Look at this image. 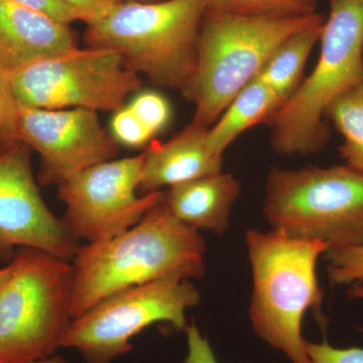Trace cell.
I'll list each match as a JSON object with an SVG mask.
<instances>
[{"label": "cell", "mask_w": 363, "mask_h": 363, "mask_svg": "<svg viewBox=\"0 0 363 363\" xmlns=\"http://www.w3.org/2000/svg\"><path fill=\"white\" fill-rule=\"evenodd\" d=\"M323 257L332 285L350 286L346 292L348 300L363 302V243L328 247Z\"/></svg>", "instance_id": "obj_20"}, {"label": "cell", "mask_w": 363, "mask_h": 363, "mask_svg": "<svg viewBox=\"0 0 363 363\" xmlns=\"http://www.w3.org/2000/svg\"><path fill=\"white\" fill-rule=\"evenodd\" d=\"M325 116L342 135L341 157L347 166L363 174V84L338 97Z\"/></svg>", "instance_id": "obj_18"}, {"label": "cell", "mask_w": 363, "mask_h": 363, "mask_svg": "<svg viewBox=\"0 0 363 363\" xmlns=\"http://www.w3.org/2000/svg\"><path fill=\"white\" fill-rule=\"evenodd\" d=\"M30 152L21 140L0 145V262L9 264L21 247L72 262L80 240L45 205Z\"/></svg>", "instance_id": "obj_11"}, {"label": "cell", "mask_w": 363, "mask_h": 363, "mask_svg": "<svg viewBox=\"0 0 363 363\" xmlns=\"http://www.w3.org/2000/svg\"><path fill=\"white\" fill-rule=\"evenodd\" d=\"M317 65L269 119L272 149L281 156L323 149L327 109L338 97L363 84V0H331L322 30Z\"/></svg>", "instance_id": "obj_5"}, {"label": "cell", "mask_w": 363, "mask_h": 363, "mask_svg": "<svg viewBox=\"0 0 363 363\" xmlns=\"http://www.w3.org/2000/svg\"><path fill=\"white\" fill-rule=\"evenodd\" d=\"M18 109L9 73L0 68V145L18 140Z\"/></svg>", "instance_id": "obj_23"}, {"label": "cell", "mask_w": 363, "mask_h": 363, "mask_svg": "<svg viewBox=\"0 0 363 363\" xmlns=\"http://www.w3.org/2000/svg\"><path fill=\"white\" fill-rule=\"evenodd\" d=\"M240 189L235 177L221 171L168 188L162 203L184 225L223 235Z\"/></svg>", "instance_id": "obj_15"}, {"label": "cell", "mask_w": 363, "mask_h": 363, "mask_svg": "<svg viewBox=\"0 0 363 363\" xmlns=\"http://www.w3.org/2000/svg\"><path fill=\"white\" fill-rule=\"evenodd\" d=\"M143 167V152L100 162L58 186V198L66 206L64 221L77 240H111L162 201L161 191L138 195Z\"/></svg>", "instance_id": "obj_10"}, {"label": "cell", "mask_w": 363, "mask_h": 363, "mask_svg": "<svg viewBox=\"0 0 363 363\" xmlns=\"http://www.w3.org/2000/svg\"><path fill=\"white\" fill-rule=\"evenodd\" d=\"M319 0H208L207 11L267 16L296 18L316 13Z\"/></svg>", "instance_id": "obj_19"}, {"label": "cell", "mask_w": 363, "mask_h": 363, "mask_svg": "<svg viewBox=\"0 0 363 363\" xmlns=\"http://www.w3.org/2000/svg\"><path fill=\"white\" fill-rule=\"evenodd\" d=\"M185 332L188 353L183 363H220L215 357L209 341L203 336L195 322L189 323Z\"/></svg>", "instance_id": "obj_25"}, {"label": "cell", "mask_w": 363, "mask_h": 363, "mask_svg": "<svg viewBox=\"0 0 363 363\" xmlns=\"http://www.w3.org/2000/svg\"><path fill=\"white\" fill-rule=\"evenodd\" d=\"M13 1L47 14L50 18L65 25H69L75 21H81L80 14L62 0H13Z\"/></svg>", "instance_id": "obj_26"}, {"label": "cell", "mask_w": 363, "mask_h": 363, "mask_svg": "<svg viewBox=\"0 0 363 363\" xmlns=\"http://www.w3.org/2000/svg\"><path fill=\"white\" fill-rule=\"evenodd\" d=\"M262 213L272 230L328 247L363 243V174L347 164L274 168Z\"/></svg>", "instance_id": "obj_7"}, {"label": "cell", "mask_w": 363, "mask_h": 363, "mask_svg": "<svg viewBox=\"0 0 363 363\" xmlns=\"http://www.w3.org/2000/svg\"><path fill=\"white\" fill-rule=\"evenodd\" d=\"M18 140L39 154L38 181L58 186L84 169L116 159L118 143L96 111L40 109L20 104Z\"/></svg>", "instance_id": "obj_12"}, {"label": "cell", "mask_w": 363, "mask_h": 363, "mask_svg": "<svg viewBox=\"0 0 363 363\" xmlns=\"http://www.w3.org/2000/svg\"><path fill=\"white\" fill-rule=\"evenodd\" d=\"M128 106L155 135L164 130L171 119V106L168 100L155 91L138 92Z\"/></svg>", "instance_id": "obj_21"}, {"label": "cell", "mask_w": 363, "mask_h": 363, "mask_svg": "<svg viewBox=\"0 0 363 363\" xmlns=\"http://www.w3.org/2000/svg\"><path fill=\"white\" fill-rule=\"evenodd\" d=\"M324 23L301 30L285 40L257 76L284 104L302 83L303 71L313 48L321 38Z\"/></svg>", "instance_id": "obj_17"}, {"label": "cell", "mask_w": 363, "mask_h": 363, "mask_svg": "<svg viewBox=\"0 0 363 363\" xmlns=\"http://www.w3.org/2000/svg\"><path fill=\"white\" fill-rule=\"evenodd\" d=\"M11 272H13V266H11V262L7 264L6 267L0 269V292H1L2 288L6 285V281H9Z\"/></svg>", "instance_id": "obj_28"}, {"label": "cell", "mask_w": 363, "mask_h": 363, "mask_svg": "<svg viewBox=\"0 0 363 363\" xmlns=\"http://www.w3.org/2000/svg\"><path fill=\"white\" fill-rule=\"evenodd\" d=\"M18 104L40 109L116 112L142 86L116 51L77 47L35 60L9 74Z\"/></svg>", "instance_id": "obj_8"}, {"label": "cell", "mask_w": 363, "mask_h": 363, "mask_svg": "<svg viewBox=\"0 0 363 363\" xmlns=\"http://www.w3.org/2000/svg\"><path fill=\"white\" fill-rule=\"evenodd\" d=\"M209 128L192 123L166 143L152 145L143 152V194L219 173L223 156L209 143Z\"/></svg>", "instance_id": "obj_13"}, {"label": "cell", "mask_w": 363, "mask_h": 363, "mask_svg": "<svg viewBox=\"0 0 363 363\" xmlns=\"http://www.w3.org/2000/svg\"><path fill=\"white\" fill-rule=\"evenodd\" d=\"M76 47L68 25L13 0H0V68L6 73Z\"/></svg>", "instance_id": "obj_14"}, {"label": "cell", "mask_w": 363, "mask_h": 363, "mask_svg": "<svg viewBox=\"0 0 363 363\" xmlns=\"http://www.w3.org/2000/svg\"><path fill=\"white\" fill-rule=\"evenodd\" d=\"M0 292V363L52 357L70 328L73 266L50 253L18 248Z\"/></svg>", "instance_id": "obj_6"}, {"label": "cell", "mask_w": 363, "mask_h": 363, "mask_svg": "<svg viewBox=\"0 0 363 363\" xmlns=\"http://www.w3.org/2000/svg\"><path fill=\"white\" fill-rule=\"evenodd\" d=\"M208 0L119 2L88 23L86 44L116 51L152 84L183 92L194 76Z\"/></svg>", "instance_id": "obj_3"}, {"label": "cell", "mask_w": 363, "mask_h": 363, "mask_svg": "<svg viewBox=\"0 0 363 363\" xmlns=\"http://www.w3.org/2000/svg\"><path fill=\"white\" fill-rule=\"evenodd\" d=\"M28 363H69L65 358L59 357V355H52V357L44 358V359L35 360V362Z\"/></svg>", "instance_id": "obj_29"}, {"label": "cell", "mask_w": 363, "mask_h": 363, "mask_svg": "<svg viewBox=\"0 0 363 363\" xmlns=\"http://www.w3.org/2000/svg\"><path fill=\"white\" fill-rule=\"evenodd\" d=\"M206 243L160 203L135 226L111 240L80 245L72 259V317L112 294L160 279H200Z\"/></svg>", "instance_id": "obj_1"}, {"label": "cell", "mask_w": 363, "mask_h": 363, "mask_svg": "<svg viewBox=\"0 0 363 363\" xmlns=\"http://www.w3.org/2000/svg\"><path fill=\"white\" fill-rule=\"evenodd\" d=\"M245 243L252 272L253 331L292 363H312L302 335L303 318L312 310L325 324L317 264L328 245L272 229H248Z\"/></svg>", "instance_id": "obj_2"}, {"label": "cell", "mask_w": 363, "mask_h": 363, "mask_svg": "<svg viewBox=\"0 0 363 363\" xmlns=\"http://www.w3.org/2000/svg\"><path fill=\"white\" fill-rule=\"evenodd\" d=\"M111 133L118 145L140 147L150 142L155 135L138 118L128 105L114 112L111 123Z\"/></svg>", "instance_id": "obj_22"}, {"label": "cell", "mask_w": 363, "mask_h": 363, "mask_svg": "<svg viewBox=\"0 0 363 363\" xmlns=\"http://www.w3.org/2000/svg\"><path fill=\"white\" fill-rule=\"evenodd\" d=\"M278 98L257 76L233 98L216 123L209 128V143L223 156L233 140L250 128L269 121L281 108Z\"/></svg>", "instance_id": "obj_16"}, {"label": "cell", "mask_w": 363, "mask_h": 363, "mask_svg": "<svg viewBox=\"0 0 363 363\" xmlns=\"http://www.w3.org/2000/svg\"><path fill=\"white\" fill-rule=\"evenodd\" d=\"M325 20L318 13L267 18L207 11L200 30L195 74L182 92L194 104L193 123L211 128L279 45Z\"/></svg>", "instance_id": "obj_4"}, {"label": "cell", "mask_w": 363, "mask_h": 363, "mask_svg": "<svg viewBox=\"0 0 363 363\" xmlns=\"http://www.w3.org/2000/svg\"><path fill=\"white\" fill-rule=\"evenodd\" d=\"M312 363H363V348H337L326 340L321 343L306 342Z\"/></svg>", "instance_id": "obj_24"}, {"label": "cell", "mask_w": 363, "mask_h": 363, "mask_svg": "<svg viewBox=\"0 0 363 363\" xmlns=\"http://www.w3.org/2000/svg\"><path fill=\"white\" fill-rule=\"evenodd\" d=\"M200 298L191 281L177 278L119 291L74 318L62 347L77 350L86 363H111L130 351L131 339L150 325L185 331L186 314Z\"/></svg>", "instance_id": "obj_9"}, {"label": "cell", "mask_w": 363, "mask_h": 363, "mask_svg": "<svg viewBox=\"0 0 363 363\" xmlns=\"http://www.w3.org/2000/svg\"><path fill=\"white\" fill-rule=\"evenodd\" d=\"M80 14L81 21L92 23L111 11L123 0H62Z\"/></svg>", "instance_id": "obj_27"}]
</instances>
